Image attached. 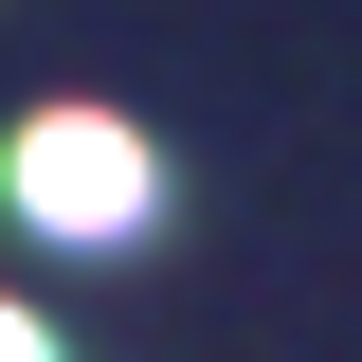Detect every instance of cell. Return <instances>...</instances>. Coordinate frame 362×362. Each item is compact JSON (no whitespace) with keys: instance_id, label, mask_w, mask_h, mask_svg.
Returning <instances> with one entry per match:
<instances>
[{"instance_id":"1","label":"cell","mask_w":362,"mask_h":362,"mask_svg":"<svg viewBox=\"0 0 362 362\" xmlns=\"http://www.w3.org/2000/svg\"><path fill=\"white\" fill-rule=\"evenodd\" d=\"M0 181H18V218L73 235V254H127L145 199H163V163H145V127H109V109H37V127L0 145Z\"/></svg>"},{"instance_id":"2","label":"cell","mask_w":362,"mask_h":362,"mask_svg":"<svg viewBox=\"0 0 362 362\" xmlns=\"http://www.w3.org/2000/svg\"><path fill=\"white\" fill-rule=\"evenodd\" d=\"M0 362H54V326H37V308H0Z\"/></svg>"}]
</instances>
